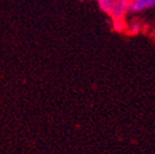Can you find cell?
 Returning <instances> with one entry per match:
<instances>
[{"mask_svg": "<svg viewBox=\"0 0 155 154\" xmlns=\"http://www.w3.org/2000/svg\"><path fill=\"white\" fill-rule=\"evenodd\" d=\"M155 7V0H131L129 5V12H139L142 10Z\"/></svg>", "mask_w": 155, "mask_h": 154, "instance_id": "7a4b0ae2", "label": "cell"}, {"mask_svg": "<svg viewBox=\"0 0 155 154\" xmlns=\"http://www.w3.org/2000/svg\"><path fill=\"white\" fill-rule=\"evenodd\" d=\"M130 2L131 0H115L110 16L114 21H117V22L122 21L124 18V16H125L126 12L128 11Z\"/></svg>", "mask_w": 155, "mask_h": 154, "instance_id": "6da1fadb", "label": "cell"}, {"mask_svg": "<svg viewBox=\"0 0 155 154\" xmlns=\"http://www.w3.org/2000/svg\"><path fill=\"white\" fill-rule=\"evenodd\" d=\"M114 2H115V0H98L100 9H101L104 12H106L108 15L111 14V11H112V9H113Z\"/></svg>", "mask_w": 155, "mask_h": 154, "instance_id": "3957f363", "label": "cell"}]
</instances>
